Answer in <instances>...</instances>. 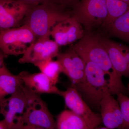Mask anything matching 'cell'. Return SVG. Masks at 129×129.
Here are the masks:
<instances>
[{"label": "cell", "mask_w": 129, "mask_h": 129, "mask_svg": "<svg viewBox=\"0 0 129 129\" xmlns=\"http://www.w3.org/2000/svg\"><path fill=\"white\" fill-rule=\"evenodd\" d=\"M72 48L86 63H94L109 76V88L111 94L119 92L125 94L127 92V88L114 73L108 54L100 41V37L89 35L84 36Z\"/></svg>", "instance_id": "1"}, {"label": "cell", "mask_w": 129, "mask_h": 129, "mask_svg": "<svg viewBox=\"0 0 129 129\" xmlns=\"http://www.w3.org/2000/svg\"><path fill=\"white\" fill-rule=\"evenodd\" d=\"M56 2L45 3L29 8L22 24L27 25L37 39L50 38L51 29L71 16Z\"/></svg>", "instance_id": "2"}, {"label": "cell", "mask_w": 129, "mask_h": 129, "mask_svg": "<svg viewBox=\"0 0 129 129\" xmlns=\"http://www.w3.org/2000/svg\"><path fill=\"white\" fill-rule=\"evenodd\" d=\"M85 80L73 84L82 98L91 106L100 109V103L103 97L110 93L106 74L97 64L91 62L86 63ZM111 94V93H110Z\"/></svg>", "instance_id": "3"}, {"label": "cell", "mask_w": 129, "mask_h": 129, "mask_svg": "<svg viewBox=\"0 0 129 129\" xmlns=\"http://www.w3.org/2000/svg\"><path fill=\"white\" fill-rule=\"evenodd\" d=\"M24 87L27 104L23 118V129L56 128V122L40 95Z\"/></svg>", "instance_id": "4"}, {"label": "cell", "mask_w": 129, "mask_h": 129, "mask_svg": "<svg viewBox=\"0 0 129 129\" xmlns=\"http://www.w3.org/2000/svg\"><path fill=\"white\" fill-rule=\"evenodd\" d=\"M37 40L29 27L23 24L0 30V50L6 55H23Z\"/></svg>", "instance_id": "5"}, {"label": "cell", "mask_w": 129, "mask_h": 129, "mask_svg": "<svg viewBox=\"0 0 129 129\" xmlns=\"http://www.w3.org/2000/svg\"><path fill=\"white\" fill-rule=\"evenodd\" d=\"M107 16L106 0H80L72 17L87 30L103 25Z\"/></svg>", "instance_id": "6"}, {"label": "cell", "mask_w": 129, "mask_h": 129, "mask_svg": "<svg viewBox=\"0 0 129 129\" xmlns=\"http://www.w3.org/2000/svg\"><path fill=\"white\" fill-rule=\"evenodd\" d=\"M27 104L24 85L0 103V114L9 129H23V118Z\"/></svg>", "instance_id": "7"}, {"label": "cell", "mask_w": 129, "mask_h": 129, "mask_svg": "<svg viewBox=\"0 0 129 129\" xmlns=\"http://www.w3.org/2000/svg\"><path fill=\"white\" fill-rule=\"evenodd\" d=\"M59 95L64 98L67 107L82 118L90 129H95L102 123L101 114L92 111L74 86L65 91L60 90Z\"/></svg>", "instance_id": "8"}, {"label": "cell", "mask_w": 129, "mask_h": 129, "mask_svg": "<svg viewBox=\"0 0 129 129\" xmlns=\"http://www.w3.org/2000/svg\"><path fill=\"white\" fill-rule=\"evenodd\" d=\"M30 6L19 0H0V30L22 25Z\"/></svg>", "instance_id": "9"}, {"label": "cell", "mask_w": 129, "mask_h": 129, "mask_svg": "<svg viewBox=\"0 0 129 129\" xmlns=\"http://www.w3.org/2000/svg\"><path fill=\"white\" fill-rule=\"evenodd\" d=\"M115 75L120 80L122 76L129 77V50L127 46L111 40L100 38Z\"/></svg>", "instance_id": "10"}, {"label": "cell", "mask_w": 129, "mask_h": 129, "mask_svg": "<svg viewBox=\"0 0 129 129\" xmlns=\"http://www.w3.org/2000/svg\"><path fill=\"white\" fill-rule=\"evenodd\" d=\"M59 46L50 38L37 39L32 43L18 60L20 63L34 64L56 57L58 53Z\"/></svg>", "instance_id": "11"}, {"label": "cell", "mask_w": 129, "mask_h": 129, "mask_svg": "<svg viewBox=\"0 0 129 129\" xmlns=\"http://www.w3.org/2000/svg\"><path fill=\"white\" fill-rule=\"evenodd\" d=\"M50 36L59 46H66L84 36L82 25L72 16L58 23L52 28Z\"/></svg>", "instance_id": "12"}, {"label": "cell", "mask_w": 129, "mask_h": 129, "mask_svg": "<svg viewBox=\"0 0 129 129\" xmlns=\"http://www.w3.org/2000/svg\"><path fill=\"white\" fill-rule=\"evenodd\" d=\"M110 93L106 94L100 103L102 121L108 129H122L123 120L117 100Z\"/></svg>", "instance_id": "13"}, {"label": "cell", "mask_w": 129, "mask_h": 129, "mask_svg": "<svg viewBox=\"0 0 129 129\" xmlns=\"http://www.w3.org/2000/svg\"><path fill=\"white\" fill-rule=\"evenodd\" d=\"M18 75L24 85L31 92L40 95L42 94H59L60 90L42 72L30 73L23 71Z\"/></svg>", "instance_id": "14"}, {"label": "cell", "mask_w": 129, "mask_h": 129, "mask_svg": "<svg viewBox=\"0 0 129 129\" xmlns=\"http://www.w3.org/2000/svg\"><path fill=\"white\" fill-rule=\"evenodd\" d=\"M23 85L19 75H14L6 65L0 69V103L6 96L11 95L21 89Z\"/></svg>", "instance_id": "15"}, {"label": "cell", "mask_w": 129, "mask_h": 129, "mask_svg": "<svg viewBox=\"0 0 129 129\" xmlns=\"http://www.w3.org/2000/svg\"><path fill=\"white\" fill-rule=\"evenodd\" d=\"M56 57L61 65L62 73L69 78L73 84L82 83L85 80V72L75 67L67 52L58 53Z\"/></svg>", "instance_id": "16"}, {"label": "cell", "mask_w": 129, "mask_h": 129, "mask_svg": "<svg viewBox=\"0 0 129 129\" xmlns=\"http://www.w3.org/2000/svg\"><path fill=\"white\" fill-rule=\"evenodd\" d=\"M56 125L58 129H90L85 121L71 110H64L60 113Z\"/></svg>", "instance_id": "17"}, {"label": "cell", "mask_w": 129, "mask_h": 129, "mask_svg": "<svg viewBox=\"0 0 129 129\" xmlns=\"http://www.w3.org/2000/svg\"><path fill=\"white\" fill-rule=\"evenodd\" d=\"M108 28L113 36L124 41L128 42L129 10L116 18Z\"/></svg>", "instance_id": "18"}, {"label": "cell", "mask_w": 129, "mask_h": 129, "mask_svg": "<svg viewBox=\"0 0 129 129\" xmlns=\"http://www.w3.org/2000/svg\"><path fill=\"white\" fill-rule=\"evenodd\" d=\"M107 17L105 27H108L116 18L129 10V5L121 0H106Z\"/></svg>", "instance_id": "19"}, {"label": "cell", "mask_w": 129, "mask_h": 129, "mask_svg": "<svg viewBox=\"0 0 129 129\" xmlns=\"http://www.w3.org/2000/svg\"><path fill=\"white\" fill-rule=\"evenodd\" d=\"M40 70L41 72L50 80L54 84L58 83L59 75L62 73L61 65L58 60L54 61L52 59L42 61L34 64Z\"/></svg>", "instance_id": "20"}, {"label": "cell", "mask_w": 129, "mask_h": 129, "mask_svg": "<svg viewBox=\"0 0 129 129\" xmlns=\"http://www.w3.org/2000/svg\"><path fill=\"white\" fill-rule=\"evenodd\" d=\"M123 118L122 129L129 128V98L124 94L119 92L116 94Z\"/></svg>", "instance_id": "21"}, {"label": "cell", "mask_w": 129, "mask_h": 129, "mask_svg": "<svg viewBox=\"0 0 129 129\" xmlns=\"http://www.w3.org/2000/svg\"><path fill=\"white\" fill-rule=\"evenodd\" d=\"M67 52L75 67L80 70L85 72L86 63L84 60L72 48Z\"/></svg>", "instance_id": "22"}, {"label": "cell", "mask_w": 129, "mask_h": 129, "mask_svg": "<svg viewBox=\"0 0 129 129\" xmlns=\"http://www.w3.org/2000/svg\"><path fill=\"white\" fill-rule=\"evenodd\" d=\"M19 1L30 6H36V5L46 2H56L55 0H19Z\"/></svg>", "instance_id": "23"}, {"label": "cell", "mask_w": 129, "mask_h": 129, "mask_svg": "<svg viewBox=\"0 0 129 129\" xmlns=\"http://www.w3.org/2000/svg\"><path fill=\"white\" fill-rule=\"evenodd\" d=\"M75 0H55L56 2L62 7L71 4Z\"/></svg>", "instance_id": "24"}, {"label": "cell", "mask_w": 129, "mask_h": 129, "mask_svg": "<svg viewBox=\"0 0 129 129\" xmlns=\"http://www.w3.org/2000/svg\"><path fill=\"white\" fill-rule=\"evenodd\" d=\"M7 55L4 54L2 52L0 51V69L5 66L4 60L5 58L6 57Z\"/></svg>", "instance_id": "25"}, {"label": "cell", "mask_w": 129, "mask_h": 129, "mask_svg": "<svg viewBox=\"0 0 129 129\" xmlns=\"http://www.w3.org/2000/svg\"><path fill=\"white\" fill-rule=\"evenodd\" d=\"M8 129V126L5 119L0 121V129Z\"/></svg>", "instance_id": "26"}, {"label": "cell", "mask_w": 129, "mask_h": 129, "mask_svg": "<svg viewBox=\"0 0 129 129\" xmlns=\"http://www.w3.org/2000/svg\"><path fill=\"white\" fill-rule=\"evenodd\" d=\"M121 1L124 2L126 3L129 5V0H121Z\"/></svg>", "instance_id": "27"}, {"label": "cell", "mask_w": 129, "mask_h": 129, "mask_svg": "<svg viewBox=\"0 0 129 129\" xmlns=\"http://www.w3.org/2000/svg\"><path fill=\"white\" fill-rule=\"evenodd\" d=\"M0 51H1V50H0Z\"/></svg>", "instance_id": "28"}]
</instances>
